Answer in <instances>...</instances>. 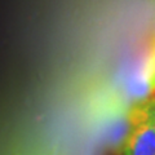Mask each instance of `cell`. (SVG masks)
<instances>
[{
	"label": "cell",
	"mask_w": 155,
	"mask_h": 155,
	"mask_svg": "<svg viewBox=\"0 0 155 155\" xmlns=\"http://www.w3.org/2000/svg\"><path fill=\"white\" fill-rule=\"evenodd\" d=\"M122 155H155V96L134 106Z\"/></svg>",
	"instance_id": "obj_1"
},
{
	"label": "cell",
	"mask_w": 155,
	"mask_h": 155,
	"mask_svg": "<svg viewBox=\"0 0 155 155\" xmlns=\"http://www.w3.org/2000/svg\"><path fill=\"white\" fill-rule=\"evenodd\" d=\"M153 92H155V47L138 71L132 87V94L138 102L151 97Z\"/></svg>",
	"instance_id": "obj_2"
}]
</instances>
